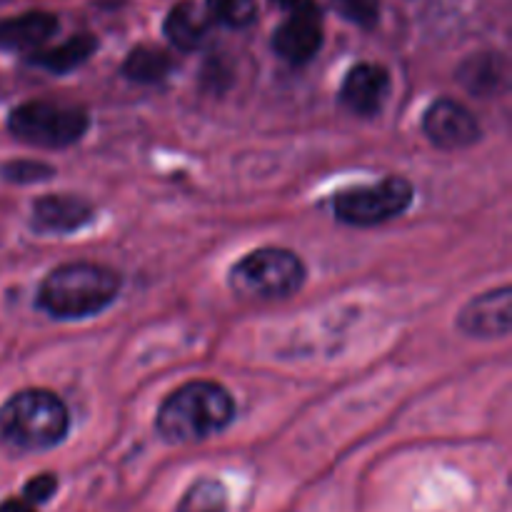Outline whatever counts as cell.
I'll list each match as a JSON object with an SVG mask.
<instances>
[{
    "label": "cell",
    "instance_id": "6da1fadb",
    "mask_svg": "<svg viewBox=\"0 0 512 512\" xmlns=\"http://www.w3.org/2000/svg\"><path fill=\"white\" fill-rule=\"evenodd\" d=\"M235 403L223 385L193 380L168 395L158 410V433L170 443H195L230 425Z\"/></svg>",
    "mask_w": 512,
    "mask_h": 512
},
{
    "label": "cell",
    "instance_id": "7a4b0ae2",
    "mask_svg": "<svg viewBox=\"0 0 512 512\" xmlns=\"http://www.w3.org/2000/svg\"><path fill=\"white\" fill-rule=\"evenodd\" d=\"M120 290L118 273L95 263H68L40 283L38 308L58 320H80L100 313Z\"/></svg>",
    "mask_w": 512,
    "mask_h": 512
},
{
    "label": "cell",
    "instance_id": "3957f363",
    "mask_svg": "<svg viewBox=\"0 0 512 512\" xmlns=\"http://www.w3.org/2000/svg\"><path fill=\"white\" fill-rule=\"evenodd\" d=\"M70 428L68 408L48 390H23L0 408V438L15 450H48Z\"/></svg>",
    "mask_w": 512,
    "mask_h": 512
},
{
    "label": "cell",
    "instance_id": "277c9868",
    "mask_svg": "<svg viewBox=\"0 0 512 512\" xmlns=\"http://www.w3.org/2000/svg\"><path fill=\"white\" fill-rule=\"evenodd\" d=\"M305 283V265L283 248H260L245 255L230 270V288L243 300H285Z\"/></svg>",
    "mask_w": 512,
    "mask_h": 512
},
{
    "label": "cell",
    "instance_id": "5b68a950",
    "mask_svg": "<svg viewBox=\"0 0 512 512\" xmlns=\"http://www.w3.org/2000/svg\"><path fill=\"white\" fill-rule=\"evenodd\" d=\"M8 130L18 140L38 148H65L83 138L88 130V115L73 105L30 100L8 115Z\"/></svg>",
    "mask_w": 512,
    "mask_h": 512
},
{
    "label": "cell",
    "instance_id": "8992f818",
    "mask_svg": "<svg viewBox=\"0 0 512 512\" xmlns=\"http://www.w3.org/2000/svg\"><path fill=\"white\" fill-rule=\"evenodd\" d=\"M413 203V185L405 178H385L383 183L360 185L335 195L333 210L338 220L358 228L388 223Z\"/></svg>",
    "mask_w": 512,
    "mask_h": 512
},
{
    "label": "cell",
    "instance_id": "52a82bcc",
    "mask_svg": "<svg viewBox=\"0 0 512 512\" xmlns=\"http://www.w3.org/2000/svg\"><path fill=\"white\" fill-rule=\"evenodd\" d=\"M275 53L293 65H303L323 48V13L313 0L288 13V20L278 25L270 40Z\"/></svg>",
    "mask_w": 512,
    "mask_h": 512
},
{
    "label": "cell",
    "instance_id": "ba28073f",
    "mask_svg": "<svg viewBox=\"0 0 512 512\" xmlns=\"http://www.w3.org/2000/svg\"><path fill=\"white\" fill-rule=\"evenodd\" d=\"M423 130L433 145L443 150H460L480 138V125L463 103L440 98L425 110Z\"/></svg>",
    "mask_w": 512,
    "mask_h": 512
},
{
    "label": "cell",
    "instance_id": "9c48e42d",
    "mask_svg": "<svg viewBox=\"0 0 512 512\" xmlns=\"http://www.w3.org/2000/svg\"><path fill=\"white\" fill-rule=\"evenodd\" d=\"M460 328L473 338H505L512 328V293L508 285L470 300L460 313Z\"/></svg>",
    "mask_w": 512,
    "mask_h": 512
},
{
    "label": "cell",
    "instance_id": "30bf717a",
    "mask_svg": "<svg viewBox=\"0 0 512 512\" xmlns=\"http://www.w3.org/2000/svg\"><path fill=\"white\" fill-rule=\"evenodd\" d=\"M390 93V75L383 65L358 63L348 70L340 88L345 108L358 115H375Z\"/></svg>",
    "mask_w": 512,
    "mask_h": 512
},
{
    "label": "cell",
    "instance_id": "8fae6325",
    "mask_svg": "<svg viewBox=\"0 0 512 512\" xmlns=\"http://www.w3.org/2000/svg\"><path fill=\"white\" fill-rule=\"evenodd\" d=\"M93 220V208L73 195H43L33 205V225L40 233H73Z\"/></svg>",
    "mask_w": 512,
    "mask_h": 512
},
{
    "label": "cell",
    "instance_id": "7c38bea8",
    "mask_svg": "<svg viewBox=\"0 0 512 512\" xmlns=\"http://www.w3.org/2000/svg\"><path fill=\"white\" fill-rule=\"evenodd\" d=\"M58 30V18L45 10H33L18 18L0 20V48L5 50H35L53 38Z\"/></svg>",
    "mask_w": 512,
    "mask_h": 512
},
{
    "label": "cell",
    "instance_id": "4fadbf2b",
    "mask_svg": "<svg viewBox=\"0 0 512 512\" xmlns=\"http://www.w3.org/2000/svg\"><path fill=\"white\" fill-rule=\"evenodd\" d=\"M458 80L473 95H495L508 83V60L500 53H475L460 65Z\"/></svg>",
    "mask_w": 512,
    "mask_h": 512
},
{
    "label": "cell",
    "instance_id": "5bb4252c",
    "mask_svg": "<svg viewBox=\"0 0 512 512\" xmlns=\"http://www.w3.org/2000/svg\"><path fill=\"white\" fill-rule=\"evenodd\" d=\"M163 33L178 50H198L205 43V35H208V20L198 13L193 3L180 0L165 15Z\"/></svg>",
    "mask_w": 512,
    "mask_h": 512
},
{
    "label": "cell",
    "instance_id": "9a60e30c",
    "mask_svg": "<svg viewBox=\"0 0 512 512\" xmlns=\"http://www.w3.org/2000/svg\"><path fill=\"white\" fill-rule=\"evenodd\" d=\"M98 50V40L93 35H75V38L65 40V43L55 45L48 50H33L30 53V63L38 68L50 70V73H70V70L80 68L90 55Z\"/></svg>",
    "mask_w": 512,
    "mask_h": 512
},
{
    "label": "cell",
    "instance_id": "2e32d148",
    "mask_svg": "<svg viewBox=\"0 0 512 512\" xmlns=\"http://www.w3.org/2000/svg\"><path fill=\"white\" fill-rule=\"evenodd\" d=\"M170 70H173V60L155 45H138L130 50L123 63V73L135 83H160Z\"/></svg>",
    "mask_w": 512,
    "mask_h": 512
},
{
    "label": "cell",
    "instance_id": "e0dca14e",
    "mask_svg": "<svg viewBox=\"0 0 512 512\" xmlns=\"http://www.w3.org/2000/svg\"><path fill=\"white\" fill-rule=\"evenodd\" d=\"M178 512H228V490L220 480L200 478L185 490Z\"/></svg>",
    "mask_w": 512,
    "mask_h": 512
},
{
    "label": "cell",
    "instance_id": "ac0fdd59",
    "mask_svg": "<svg viewBox=\"0 0 512 512\" xmlns=\"http://www.w3.org/2000/svg\"><path fill=\"white\" fill-rule=\"evenodd\" d=\"M208 13L228 28H245L258 15V0H208Z\"/></svg>",
    "mask_w": 512,
    "mask_h": 512
},
{
    "label": "cell",
    "instance_id": "d6986e66",
    "mask_svg": "<svg viewBox=\"0 0 512 512\" xmlns=\"http://www.w3.org/2000/svg\"><path fill=\"white\" fill-rule=\"evenodd\" d=\"M333 10L360 28H373L380 18V0H330Z\"/></svg>",
    "mask_w": 512,
    "mask_h": 512
},
{
    "label": "cell",
    "instance_id": "ffe728a7",
    "mask_svg": "<svg viewBox=\"0 0 512 512\" xmlns=\"http://www.w3.org/2000/svg\"><path fill=\"white\" fill-rule=\"evenodd\" d=\"M50 165L35 163V160H15V163L3 165V178L10 183H38V180L50 178Z\"/></svg>",
    "mask_w": 512,
    "mask_h": 512
},
{
    "label": "cell",
    "instance_id": "44dd1931",
    "mask_svg": "<svg viewBox=\"0 0 512 512\" xmlns=\"http://www.w3.org/2000/svg\"><path fill=\"white\" fill-rule=\"evenodd\" d=\"M55 490H58V480H55V475H38V478H33L23 488V500H28L30 505H40L45 503V500L53 498Z\"/></svg>",
    "mask_w": 512,
    "mask_h": 512
},
{
    "label": "cell",
    "instance_id": "7402d4cb",
    "mask_svg": "<svg viewBox=\"0 0 512 512\" xmlns=\"http://www.w3.org/2000/svg\"><path fill=\"white\" fill-rule=\"evenodd\" d=\"M0 512H35V505H30L28 500H3L0 503Z\"/></svg>",
    "mask_w": 512,
    "mask_h": 512
},
{
    "label": "cell",
    "instance_id": "603a6c76",
    "mask_svg": "<svg viewBox=\"0 0 512 512\" xmlns=\"http://www.w3.org/2000/svg\"><path fill=\"white\" fill-rule=\"evenodd\" d=\"M270 3H273L275 8L285 10V13H293V10L300 8V5H303L305 0H270Z\"/></svg>",
    "mask_w": 512,
    "mask_h": 512
}]
</instances>
